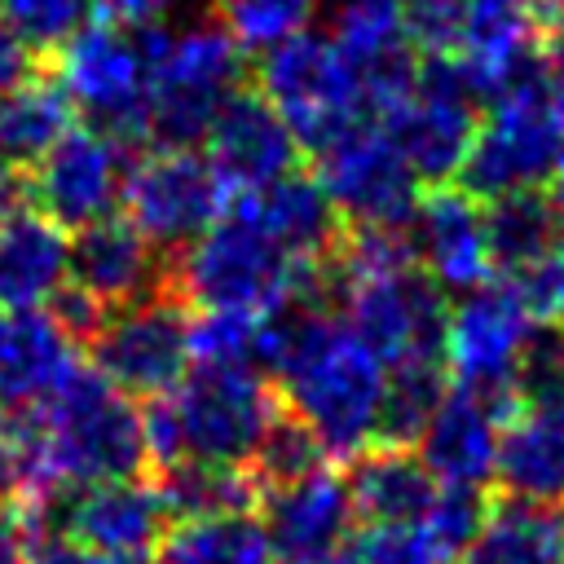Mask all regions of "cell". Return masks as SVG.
<instances>
[{
	"instance_id": "1",
	"label": "cell",
	"mask_w": 564,
	"mask_h": 564,
	"mask_svg": "<svg viewBox=\"0 0 564 564\" xmlns=\"http://www.w3.org/2000/svg\"><path fill=\"white\" fill-rule=\"evenodd\" d=\"M256 366L269 370L286 410L317 432L326 458H352L375 441L388 366L330 308L282 304L264 313Z\"/></svg>"
},
{
	"instance_id": "2",
	"label": "cell",
	"mask_w": 564,
	"mask_h": 564,
	"mask_svg": "<svg viewBox=\"0 0 564 564\" xmlns=\"http://www.w3.org/2000/svg\"><path fill=\"white\" fill-rule=\"evenodd\" d=\"M273 414L278 392L269 375H260L256 366L198 361L189 375H181L176 388L150 397V405L141 410L150 467L176 458L247 467Z\"/></svg>"
},
{
	"instance_id": "3",
	"label": "cell",
	"mask_w": 564,
	"mask_h": 564,
	"mask_svg": "<svg viewBox=\"0 0 564 564\" xmlns=\"http://www.w3.org/2000/svg\"><path fill=\"white\" fill-rule=\"evenodd\" d=\"M31 410L53 489L137 476L150 463L141 410L97 366L75 361L66 379Z\"/></svg>"
},
{
	"instance_id": "4",
	"label": "cell",
	"mask_w": 564,
	"mask_h": 564,
	"mask_svg": "<svg viewBox=\"0 0 564 564\" xmlns=\"http://www.w3.org/2000/svg\"><path fill=\"white\" fill-rule=\"evenodd\" d=\"M564 176V84L538 57L511 88L489 101L463 154L458 181L471 198L542 189Z\"/></svg>"
},
{
	"instance_id": "5",
	"label": "cell",
	"mask_w": 564,
	"mask_h": 564,
	"mask_svg": "<svg viewBox=\"0 0 564 564\" xmlns=\"http://www.w3.org/2000/svg\"><path fill=\"white\" fill-rule=\"evenodd\" d=\"M141 31L150 48L145 137H154L159 145L203 141L225 97L242 88L247 48L220 22H145Z\"/></svg>"
},
{
	"instance_id": "6",
	"label": "cell",
	"mask_w": 564,
	"mask_h": 564,
	"mask_svg": "<svg viewBox=\"0 0 564 564\" xmlns=\"http://www.w3.org/2000/svg\"><path fill=\"white\" fill-rule=\"evenodd\" d=\"M300 269L304 260L286 256L256 212L234 194V207H225L185 251H176L172 291L198 308L273 313L295 295Z\"/></svg>"
},
{
	"instance_id": "7",
	"label": "cell",
	"mask_w": 564,
	"mask_h": 564,
	"mask_svg": "<svg viewBox=\"0 0 564 564\" xmlns=\"http://www.w3.org/2000/svg\"><path fill=\"white\" fill-rule=\"evenodd\" d=\"M260 93L308 154L370 119L361 70L330 35L313 31H295L260 53Z\"/></svg>"
},
{
	"instance_id": "8",
	"label": "cell",
	"mask_w": 564,
	"mask_h": 564,
	"mask_svg": "<svg viewBox=\"0 0 564 564\" xmlns=\"http://www.w3.org/2000/svg\"><path fill=\"white\" fill-rule=\"evenodd\" d=\"M57 84L70 106H79L93 128L110 137H145L150 106V48L145 31L119 18H88L57 48Z\"/></svg>"
},
{
	"instance_id": "9",
	"label": "cell",
	"mask_w": 564,
	"mask_h": 564,
	"mask_svg": "<svg viewBox=\"0 0 564 564\" xmlns=\"http://www.w3.org/2000/svg\"><path fill=\"white\" fill-rule=\"evenodd\" d=\"M370 119L383 128V137L401 150V159L414 167L419 181L445 185L458 176L463 154L476 137V97L458 70V62L445 53H427L419 62V75L405 93L388 97L370 110Z\"/></svg>"
},
{
	"instance_id": "10",
	"label": "cell",
	"mask_w": 564,
	"mask_h": 564,
	"mask_svg": "<svg viewBox=\"0 0 564 564\" xmlns=\"http://www.w3.org/2000/svg\"><path fill=\"white\" fill-rule=\"evenodd\" d=\"M229 185L194 145H159L154 154L128 163L123 212L150 238L154 251H185L225 207Z\"/></svg>"
},
{
	"instance_id": "11",
	"label": "cell",
	"mask_w": 564,
	"mask_h": 564,
	"mask_svg": "<svg viewBox=\"0 0 564 564\" xmlns=\"http://www.w3.org/2000/svg\"><path fill=\"white\" fill-rule=\"evenodd\" d=\"M93 366L123 397H163L189 366V313L176 291H150L123 308H110L88 339Z\"/></svg>"
},
{
	"instance_id": "12",
	"label": "cell",
	"mask_w": 564,
	"mask_h": 564,
	"mask_svg": "<svg viewBox=\"0 0 564 564\" xmlns=\"http://www.w3.org/2000/svg\"><path fill=\"white\" fill-rule=\"evenodd\" d=\"M317 181L352 225L410 229L419 212V176L375 119H361L317 154Z\"/></svg>"
},
{
	"instance_id": "13",
	"label": "cell",
	"mask_w": 564,
	"mask_h": 564,
	"mask_svg": "<svg viewBox=\"0 0 564 564\" xmlns=\"http://www.w3.org/2000/svg\"><path fill=\"white\" fill-rule=\"evenodd\" d=\"M344 322L383 357V366L441 357L449 304L445 291L419 264L352 278L344 286Z\"/></svg>"
},
{
	"instance_id": "14",
	"label": "cell",
	"mask_w": 564,
	"mask_h": 564,
	"mask_svg": "<svg viewBox=\"0 0 564 564\" xmlns=\"http://www.w3.org/2000/svg\"><path fill=\"white\" fill-rule=\"evenodd\" d=\"M31 203L57 220L62 229H84L115 212L128 163L123 141L106 128H66L35 163H31Z\"/></svg>"
},
{
	"instance_id": "15",
	"label": "cell",
	"mask_w": 564,
	"mask_h": 564,
	"mask_svg": "<svg viewBox=\"0 0 564 564\" xmlns=\"http://www.w3.org/2000/svg\"><path fill=\"white\" fill-rule=\"evenodd\" d=\"M533 326H538L533 313L524 308V300L516 295L507 278L480 282L463 291L458 304H449L441 361L454 375V383L485 388V392H511V375H516L520 348Z\"/></svg>"
},
{
	"instance_id": "16",
	"label": "cell",
	"mask_w": 564,
	"mask_h": 564,
	"mask_svg": "<svg viewBox=\"0 0 564 564\" xmlns=\"http://www.w3.org/2000/svg\"><path fill=\"white\" fill-rule=\"evenodd\" d=\"M260 511H264L260 524L269 533L273 564H330L352 538V516H357L348 476L330 471L326 463L286 485H264Z\"/></svg>"
},
{
	"instance_id": "17",
	"label": "cell",
	"mask_w": 564,
	"mask_h": 564,
	"mask_svg": "<svg viewBox=\"0 0 564 564\" xmlns=\"http://www.w3.org/2000/svg\"><path fill=\"white\" fill-rule=\"evenodd\" d=\"M516 405L520 401L511 392H485V388L454 383L445 392V401L436 405L432 423L423 427V436L414 441L419 458L427 463V471L441 485L485 489L498 467L502 423Z\"/></svg>"
},
{
	"instance_id": "18",
	"label": "cell",
	"mask_w": 564,
	"mask_h": 564,
	"mask_svg": "<svg viewBox=\"0 0 564 564\" xmlns=\"http://www.w3.org/2000/svg\"><path fill=\"white\" fill-rule=\"evenodd\" d=\"M203 141H207L212 167L234 194L273 185L278 176L295 172V159H300V141L286 128V119L273 110L264 93H247V88L225 97Z\"/></svg>"
},
{
	"instance_id": "19",
	"label": "cell",
	"mask_w": 564,
	"mask_h": 564,
	"mask_svg": "<svg viewBox=\"0 0 564 564\" xmlns=\"http://www.w3.org/2000/svg\"><path fill=\"white\" fill-rule=\"evenodd\" d=\"M167 529V511L154 494V485H141L137 476L119 480H93L62 494L57 533L119 555H150L154 542Z\"/></svg>"
},
{
	"instance_id": "20",
	"label": "cell",
	"mask_w": 564,
	"mask_h": 564,
	"mask_svg": "<svg viewBox=\"0 0 564 564\" xmlns=\"http://www.w3.org/2000/svg\"><path fill=\"white\" fill-rule=\"evenodd\" d=\"M410 238H414L419 269L441 291H471L494 273L489 242H485V207L467 189L436 185L427 198H419Z\"/></svg>"
},
{
	"instance_id": "21",
	"label": "cell",
	"mask_w": 564,
	"mask_h": 564,
	"mask_svg": "<svg viewBox=\"0 0 564 564\" xmlns=\"http://www.w3.org/2000/svg\"><path fill=\"white\" fill-rule=\"evenodd\" d=\"M159 251L128 216H101L70 238V264L66 278L84 295H93L101 308H123L150 291L163 286Z\"/></svg>"
},
{
	"instance_id": "22",
	"label": "cell",
	"mask_w": 564,
	"mask_h": 564,
	"mask_svg": "<svg viewBox=\"0 0 564 564\" xmlns=\"http://www.w3.org/2000/svg\"><path fill=\"white\" fill-rule=\"evenodd\" d=\"M507 498L524 502H564V397L520 401L498 441V467Z\"/></svg>"
},
{
	"instance_id": "23",
	"label": "cell",
	"mask_w": 564,
	"mask_h": 564,
	"mask_svg": "<svg viewBox=\"0 0 564 564\" xmlns=\"http://www.w3.org/2000/svg\"><path fill=\"white\" fill-rule=\"evenodd\" d=\"M436 489H441V480L427 471V463L414 454V445L370 441L361 454H352L348 494H352V511L366 524H383V529L419 524L427 516Z\"/></svg>"
},
{
	"instance_id": "24",
	"label": "cell",
	"mask_w": 564,
	"mask_h": 564,
	"mask_svg": "<svg viewBox=\"0 0 564 564\" xmlns=\"http://www.w3.org/2000/svg\"><path fill=\"white\" fill-rule=\"evenodd\" d=\"M70 238L40 207L0 220V308H44L66 286Z\"/></svg>"
},
{
	"instance_id": "25",
	"label": "cell",
	"mask_w": 564,
	"mask_h": 564,
	"mask_svg": "<svg viewBox=\"0 0 564 564\" xmlns=\"http://www.w3.org/2000/svg\"><path fill=\"white\" fill-rule=\"evenodd\" d=\"M75 361V339L53 322V313L0 308V401H44Z\"/></svg>"
},
{
	"instance_id": "26",
	"label": "cell",
	"mask_w": 564,
	"mask_h": 564,
	"mask_svg": "<svg viewBox=\"0 0 564 564\" xmlns=\"http://www.w3.org/2000/svg\"><path fill=\"white\" fill-rule=\"evenodd\" d=\"M256 220L282 242L286 256L295 260H326L339 242V207L330 203V194L322 189L317 176H304V172H286L278 176L273 185L264 189H251V194H238Z\"/></svg>"
},
{
	"instance_id": "27",
	"label": "cell",
	"mask_w": 564,
	"mask_h": 564,
	"mask_svg": "<svg viewBox=\"0 0 564 564\" xmlns=\"http://www.w3.org/2000/svg\"><path fill=\"white\" fill-rule=\"evenodd\" d=\"M458 564H564V516L546 502L502 498Z\"/></svg>"
},
{
	"instance_id": "28",
	"label": "cell",
	"mask_w": 564,
	"mask_h": 564,
	"mask_svg": "<svg viewBox=\"0 0 564 564\" xmlns=\"http://www.w3.org/2000/svg\"><path fill=\"white\" fill-rule=\"evenodd\" d=\"M70 97L57 75H22L0 93V159L13 167H31L66 128H70Z\"/></svg>"
},
{
	"instance_id": "29",
	"label": "cell",
	"mask_w": 564,
	"mask_h": 564,
	"mask_svg": "<svg viewBox=\"0 0 564 564\" xmlns=\"http://www.w3.org/2000/svg\"><path fill=\"white\" fill-rule=\"evenodd\" d=\"M154 564H273L269 533L247 511L172 520L154 542Z\"/></svg>"
},
{
	"instance_id": "30",
	"label": "cell",
	"mask_w": 564,
	"mask_h": 564,
	"mask_svg": "<svg viewBox=\"0 0 564 564\" xmlns=\"http://www.w3.org/2000/svg\"><path fill=\"white\" fill-rule=\"evenodd\" d=\"M154 494H159L167 520H194V516L247 511L260 498V485L251 471L229 467V463L176 458V463L154 467Z\"/></svg>"
},
{
	"instance_id": "31",
	"label": "cell",
	"mask_w": 564,
	"mask_h": 564,
	"mask_svg": "<svg viewBox=\"0 0 564 564\" xmlns=\"http://www.w3.org/2000/svg\"><path fill=\"white\" fill-rule=\"evenodd\" d=\"M485 242H489L494 269L502 273H516L529 260L546 256L551 247H560L551 198L542 189H511V194L485 198Z\"/></svg>"
},
{
	"instance_id": "32",
	"label": "cell",
	"mask_w": 564,
	"mask_h": 564,
	"mask_svg": "<svg viewBox=\"0 0 564 564\" xmlns=\"http://www.w3.org/2000/svg\"><path fill=\"white\" fill-rule=\"evenodd\" d=\"M445 392H449V375H445L441 357H414V361L388 366L375 441H383V445H414L423 436V427L432 423L436 405L445 401Z\"/></svg>"
},
{
	"instance_id": "33",
	"label": "cell",
	"mask_w": 564,
	"mask_h": 564,
	"mask_svg": "<svg viewBox=\"0 0 564 564\" xmlns=\"http://www.w3.org/2000/svg\"><path fill=\"white\" fill-rule=\"evenodd\" d=\"M48 489L53 485H48L44 454H40L35 410L0 401V502L26 507V502L44 498Z\"/></svg>"
},
{
	"instance_id": "34",
	"label": "cell",
	"mask_w": 564,
	"mask_h": 564,
	"mask_svg": "<svg viewBox=\"0 0 564 564\" xmlns=\"http://www.w3.org/2000/svg\"><path fill=\"white\" fill-rule=\"evenodd\" d=\"M212 13L242 48L264 53L278 40L308 31V22L322 13V0H212Z\"/></svg>"
},
{
	"instance_id": "35",
	"label": "cell",
	"mask_w": 564,
	"mask_h": 564,
	"mask_svg": "<svg viewBox=\"0 0 564 564\" xmlns=\"http://www.w3.org/2000/svg\"><path fill=\"white\" fill-rule=\"evenodd\" d=\"M322 463H326V449H322L317 432H313L304 419H295L291 410H278V414L269 419V427H264L256 454H251V476H256L260 489H264V485H286V480H295V476H308V471H317Z\"/></svg>"
},
{
	"instance_id": "36",
	"label": "cell",
	"mask_w": 564,
	"mask_h": 564,
	"mask_svg": "<svg viewBox=\"0 0 564 564\" xmlns=\"http://www.w3.org/2000/svg\"><path fill=\"white\" fill-rule=\"evenodd\" d=\"M485 511H489V502L480 498V489H458V485L436 489L427 516L419 520V533L432 546L436 564H458L463 560V551L471 546V538L485 524Z\"/></svg>"
},
{
	"instance_id": "37",
	"label": "cell",
	"mask_w": 564,
	"mask_h": 564,
	"mask_svg": "<svg viewBox=\"0 0 564 564\" xmlns=\"http://www.w3.org/2000/svg\"><path fill=\"white\" fill-rule=\"evenodd\" d=\"M260 322L264 313H247V308H203L198 317H189V357L225 361V366H256Z\"/></svg>"
},
{
	"instance_id": "38",
	"label": "cell",
	"mask_w": 564,
	"mask_h": 564,
	"mask_svg": "<svg viewBox=\"0 0 564 564\" xmlns=\"http://www.w3.org/2000/svg\"><path fill=\"white\" fill-rule=\"evenodd\" d=\"M88 18L93 0H0V22L31 53H57Z\"/></svg>"
},
{
	"instance_id": "39",
	"label": "cell",
	"mask_w": 564,
	"mask_h": 564,
	"mask_svg": "<svg viewBox=\"0 0 564 564\" xmlns=\"http://www.w3.org/2000/svg\"><path fill=\"white\" fill-rule=\"evenodd\" d=\"M516 401H551L564 397V322H538L520 348L511 375Z\"/></svg>"
},
{
	"instance_id": "40",
	"label": "cell",
	"mask_w": 564,
	"mask_h": 564,
	"mask_svg": "<svg viewBox=\"0 0 564 564\" xmlns=\"http://www.w3.org/2000/svg\"><path fill=\"white\" fill-rule=\"evenodd\" d=\"M330 564H436V555L423 542L419 524H405V529L366 524L357 538L344 542V551Z\"/></svg>"
},
{
	"instance_id": "41",
	"label": "cell",
	"mask_w": 564,
	"mask_h": 564,
	"mask_svg": "<svg viewBox=\"0 0 564 564\" xmlns=\"http://www.w3.org/2000/svg\"><path fill=\"white\" fill-rule=\"evenodd\" d=\"M405 35L423 53H458L467 35V4L463 0H401Z\"/></svg>"
},
{
	"instance_id": "42",
	"label": "cell",
	"mask_w": 564,
	"mask_h": 564,
	"mask_svg": "<svg viewBox=\"0 0 564 564\" xmlns=\"http://www.w3.org/2000/svg\"><path fill=\"white\" fill-rule=\"evenodd\" d=\"M507 282L516 286L533 322H564V247H551L546 256L507 273Z\"/></svg>"
},
{
	"instance_id": "43",
	"label": "cell",
	"mask_w": 564,
	"mask_h": 564,
	"mask_svg": "<svg viewBox=\"0 0 564 564\" xmlns=\"http://www.w3.org/2000/svg\"><path fill=\"white\" fill-rule=\"evenodd\" d=\"M31 564H145V555H119V551H97L84 546L66 533H35Z\"/></svg>"
},
{
	"instance_id": "44",
	"label": "cell",
	"mask_w": 564,
	"mask_h": 564,
	"mask_svg": "<svg viewBox=\"0 0 564 564\" xmlns=\"http://www.w3.org/2000/svg\"><path fill=\"white\" fill-rule=\"evenodd\" d=\"M35 533H40V524L31 520L26 507L0 502V564H31Z\"/></svg>"
},
{
	"instance_id": "45",
	"label": "cell",
	"mask_w": 564,
	"mask_h": 564,
	"mask_svg": "<svg viewBox=\"0 0 564 564\" xmlns=\"http://www.w3.org/2000/svg\"><path fill=\"white\" fill-rule=\"evenodd\" d=\"M110 18L128 22V26H145V22H163L181 0H101Z\"/></svg>"
},
{
	"instance_id": "46",
	"label": "cell",
	"mask_w": 564,
	"mask_h": 564,
	"mask_svg": "<svg viewBox=\"0 0 564 564\" xmlns=\"http://www.w3.org/2000/svg\"><path fill=\"white\" fill-rule=\"evenodd\" d=\"M22 75H31V48L0 22V93L9 84H18Z\"/></svg>"
},
{
	"instance_id": "47",
	"label": "cell",
	"mask_w": 564,
	"mask_h": 564,
	"mask_svg": "<svg viewBox=\"0 0 564 564\" xmlns=\"http://www.w3.org/2000/svg\"><path fill=\"white\" fill-rule=\"evenodd\" d=\"M546 66H551V75L564 84V31H551V44H546Z\"/></svg>"
},
{
	"instance_id": "48",
	"label": "cell",
	"mask_w": 564,
	"mask_h": 564,
	"mask_svg": "<svg viewBox=\"0 0 564 564\" xmlns=\"http://www.w3.org/2000/svg\"><path fill=\"white\" fill-rule=\"evenodd\" d=\"M551 212H555V234H560V247H564V176L551 181Z\"/></svg>"
}]
</instances>
